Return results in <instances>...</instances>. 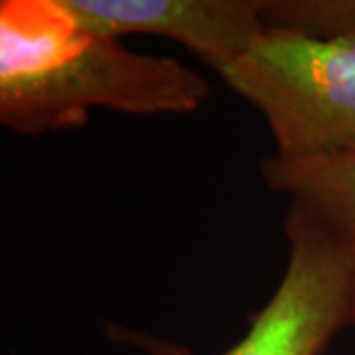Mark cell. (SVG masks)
I'll return each mask as SVG.
<instances>
[{
  "label": "cell",
  "mask_w": 355,
  "mask_h": 355,
  "mask_svg": "<svg viewBox=\"0 0 355 355\" xmlns=\"http://www.w3.org/2000/svg\"><path fill=\"white\" fill-rule=\"evenodd\" d=\"M261 172L266 186L288 200L291 214L355 251V148L304 160L272 154Z\"/></svg>",
  "instance_id": "cell-4"
},
{
  "label": "cell",
  "mask_w": 355,
  "mask_h": 355,
  "mask_svg": "<svg viewBox=\"0 0 355 355\" xmlns=\"http://www.w3.org/2000/svg\"><path fill=\"white\" fill-rule=\"evenodd\" d=\"M81 28L121 40L153 34L186 46L214 69L233 64L265 32L261 0H65Z\"/></svg>",
  "instance_id": "cell-3"
},
{
  "label": "cell",
  "mask_w": 355,
  "mask_h": 355,
  "mask_svg": "<svg viewBox=\"0 0 355 355\" xmlns=\"http://www.w3.org/2000/svg\"><path fill=\"white\" fill-rule=\"evenodd\" d=\"M265 28L355 42V0H261Z\"/></svg>",
  "instance_id": "cell-7"
},
{
  "label": "cell",
  "mask_w": 355,
  "mask_h": 355,
  "mask_svg": "<svg viewBox=\"0 0 355 355\" xmlns=\"http://www.w3.org/2000/svg\"><path fill=\"white\" fill-rule=\"evenodd\" d=\"M354 330H355V322H354Z\"/></svg>",
  "instance_id": "cell-8"
},
{
  "label": "cell",
  "mask_w": 355,
  "mask_h": 355,
  "mask_svg": "<svg viewBox=\"0 0 355 355\" xmlns=\"http://www.w3.org/2000/svg\"><path fill=\"white\" fill-rule=\"evenodd\" d=\"M91 40L65 0H2L0 81L42 76L67 64Z\"/></svg>",
  "instance_id": "cell-5"
},
{
  "label": "cell",
  "mask_w": 355,
  "mask_h": 355,
  "mask_svg": "<svg viewBox=\"0 0 355 355\" xmlns=\"http://www.w3.org/2000/svg\"><path fill=\"white\" fill-rule=\"evenodd\" d=\"M217 76L265 116L275 156L304 160L355 148L354 40L265 28Z\"/></svg>",
  "instance_id": "cell-1"
},
{
  "label": "cell",
  "mask_w": 355,
  "mask_h": 355,
  "mask_svg": "<svg viewBox=\"0 0 355 355\" xmlns=\"http://www.w3.org/2000/svg\"><path fill=\"white\" fill-rule=\"evenodd\" d=\"M331 342L330 320L316 306L277 294L254 314L241 340L221 355H324Z\"/></svg>",
  "instance_id": "cell-6"
},
{
  "label": "cell",
  "mask_w": 355,
  "mask_h": 355,
  "mask_svg": "<svg viewBox=\"0 0 355 355\" xmlns=\"http://www.w3.org/2000/svg\"><path fill=\"white\" fill-rule=\"evenodd\" d=\"M207 79L174 58L128 50L93 36L67 64L42 76L0 81V123L38 137L73 128L93 109L130 114L191 113L209 97Z\"/></svg>",
  "instance_id": "cell-2"
}]
</instances>
